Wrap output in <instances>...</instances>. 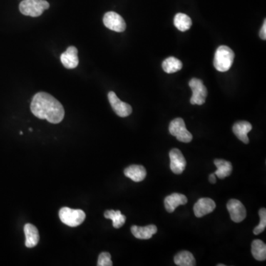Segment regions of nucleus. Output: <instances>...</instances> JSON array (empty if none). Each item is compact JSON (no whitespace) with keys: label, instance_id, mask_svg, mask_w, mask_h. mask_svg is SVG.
<instances>
[{"label":"nucleus","instance_id":"f257e3e1","mask_svg":"<svg viewBox=\"0 0 266 266\" xmlns=\"http://www.w3.org/2000/svg\"><path fill=\"white\" fill-rule=\"evenodd\" d=\"M31 110L39 119H46L55 125L60 123L65 117L63 105L53 95L45 92H39L33 96Z\"/></svg>","mask_w":266,"mask_h":266},{"label":"nucleus","instance_id":"f03ea898","mask_svg":"<svg viewBox=\"0 0 266 266\" xmlns=\"http://www.w3.org/2000/svg\"><path fill=\"white\" fill-rule=\"evenodd\" d=\"M235 59V53L229 47L222 45L217 48L214 58V66L219 72L228 71Z\"/></svg>","mask_w":266,"mask_h":266},{"label":"nucleus","instance_id":"7ed1b4c3","mask_svg":"<svg viewBox=\"0 0 266 266\" xmlns=\"http://www.w3.org/2000/svg\"><path fill=\"white\" fill-rule=\"evenodd\" d=\"M50 8L46 0H23L19 4L20 12L25 16L38 17Z\"/></svg>","mask_w":266,"mask_h":266},{"label":"nucleus","instance_id":"20e7f679","mask_svg":"<svg viewBox=\"0 0 266 266\" xmlns=\"http://www.w3.org/2000/svg\"><path fill=\"white\" fill-rule=\"evenodd\" d=\"M58 216L61 221L70 227H78L86 218V215L81 209H73L68 207L60 209Z\"/></svg>","mask_w":266,"mask_h":266},{"label":"nucleus","instance_id":"39448f33","mask_svg":"<svg viewBox=\"0 0 266 266\" xmlns=\"http://www.w3.org/2000/svg\"><path fill=\"white\" fill-rule=\"evenodd\" d=\"M169 130L172 135L176 137L179 141L183 143H190L193 138L192 134L187 130L183 118H177L172 120Z\"/></svg>","mask_w":266,"mask_h":266},{"label":"nucleus","instance_id":"423d86ee","mask_svg":"<svg viewBox=\"0 0 266 266\" xmlns=\"http://www.w3.org/2000/svg\"><path fill=\"white\" fill-rule=\"evenodd\" d=\"M189 85L192 91L190 103L192 105H203L206 102L208 92H207V89L203 85V81L198 78H193L190 80Z\"/></svg>","mask_w":266,"mask_h":266},{"label":"nucleus","instance_id":"0eeeda50","mask_svg":"<svg viewBox=\"0 0 266 266\" xmlns=\"http://www.w3.org/2000/svg\"><path fill=\"white\" fill-rule=\"evenodd\" d=\"M103 23L108 29L113 31L120 33L126 30L127 25L125 19L114 11H110L105 13L103 18Z\"/></svg>","mask_w":266,"mask_h":266},{"label":"nucleus","instance_id":"6e6552de","mask_svg":"<svg viewBox=\"0 0 266 266\" xmlns=\"http://www.w3.org/2000/svg\"><path fill=\"white\" fill-rule=\"evenodd\" d=\"M108 99L112 108L115 113L121 118L129 116L133 112V109L129 104L120 101L113 91L108 93Z\"/></svg>","mask_w":266,"mask_h":266},{"label":"nucleus","instance_id":"1a4fd4ad","mask_svg":"<svg viewBox=\"0 0 266 266\" xmlns=\"http://www.w3.org/2000/svg\"><path fill=\"white\" fill-rule=\"evenodd\" d=\"M232 221L240 222L247 217V210L240 200L232 199L227 205Z\"/></svg>","mask_w":266,"mask_h":266},{"label":"nucleus","instance_id":"9d476101","mask_svg":"<svg viewBox=\"0 0 266 266\" xmlns=\"http://www.w3.org/2000/svg\"><path fill=\"white\" fill-rule=\"evenodd\" d=\"M170 169L173 173L180 175L185 170L187 161L178 149H172L170 152Z\"/></svg>","mask_w":266,"mask_h":266},{"label":"nucleus","instance_id":"9b49d317","mask_svg":"<svg viewBox=\"0 0 266 266\" xmlns=\"http://www.w3.org/2000/svg\"><path fill=\"white\" fill-rule=\"evenodd\" d=\"M215 208L216 203L213 200L208 197H203L199 199L194 206V213L197 217H202L212 213Z\"/></svg>","mask_w":266,"mask_h":266},{"label":"nucleus","instance_id":"f8f14e48","mask_svg":"<svg viewBox=\"0 0 266 266\" xmlns=\"http://www.w3.org/2000/svg\"><path fill=\"white\" fill-rule=\"evenodd\" d=\"M62 63L67 69H74L78 65L79 60L78 57V50L76 47L70 46L66 51L62 53L60 56Z\"/></svg>","mask_w":266,"mask_h":266},{"label":"nucleus","instance_id":"ddd939ff","mask_svg":"<svg viewBox=\"0 0 266 266\" xmlns=\"http://www.w3.org/2000/svg\"><path fill=\"white\" fill-rule=\"evenodd\" d=\"M188 202V199L184 195L179 193H174L166 197L165 206L166 210L169 213L175 212L177 207L180 205H185Z\"/></svg>","mask_w":266,"mask_h":266},{"label":"nucleus","instance_id":"4468645a","mask_svg":"<svg viewBox=\"0 0 266 266\" xmlns=\"http://www.w3.org/2000/svg\"><path fill=\"white\" fill-rule=\"evenodd\" d=\"M233 133L237 138L244 144H249V139L248 137V133L252 130V125L249 122L242 120L238 121L234 125Z\"/></svg>","mask_w":266,"mask_h":266},{"label":"nucleus","instance_id":"2eb2a0df","mask_svg":"<svg viewBox=\"0 0 266 266\" xmlns=\"http://www.w3.org/2000/svg\"><path fill=\"white\" fill-rule=\"evenodd\" d=\"M131 232L134 237L140 240H148L158 232L156 226L149 225L147 227H138L133 226L131 227Z\"/></svg>","mask_w":266,"mask_h":266},{"label":"nucleus","instance_id":"dca6fc26","mask_svg":"<svg viewBox=\"0 0 266 266\" xmlns=\"http://www.w3.org/2000/svg\"><path fill=\"white\" fill-rule=\"evenodd\" d=\"M125 176L135 182H140L147 176L146 169L141 165H131L125 170Z\"/></svg>","mask_w":266,"mask_h":266},{"label":"nucleus","instance_id":"f3484780","mask_svg":"<svg viewBox=\"0 0 266 266\" xmlns=\"http://www.w3.org/2000/svg\"><path fill=\"white\" fill-rule=\"evenodd\" d=\"M24 232L26 235V247L33 248L37 245L39 241L38 231L33 224L27 223L24 227Z\"/></svg>","mask_w":266,"mask_h":266},{"label":"nucleus","instance_id":"a211bd4d","mask_svg":"<svg viewBox=\"0 0 266 266\" xmlns=\"http://www.w3.org/2000/svg\"><path fill=\"white\" fill-rule=\"evenodd\" d=\"M217 170L215 172L216 176L220 179H224L232 174V163L227 160H222V159H215L214 161Z\"/></svg>","mask_w":266,"mask_h":266},{"label":"nucleus","instance_id":"6ab92c4d","mask_svg":"<svg viewBox=\"0 0 266 266\" xmlns=\"http://www.w3.org/2000/svg\"><path fill=\"white\" fill-rule=\"evenodd\" d=\"M175 263L178 266H195L196 265V260L193 254L187 251L179 252L174 257Z\"/></svg>","mask_w":266,"mask_h":266},{"label":"nucleus","instance_id":"aec40b11","mask_svg":"<svg viewBox=\"0 0 266 266\" xmlns=\"http://www.w3.org/2000/svg\"><path fill=\"white\" fill-rule=\"evenodd\" d=\"M174 25L180 31L184 32L190 29L192 26V19L188 15L178 13L174 18Z\"/></svg>","mask_w":266,"mask_h":266},{"label":"nucleus","instance_id":"412c9836","mask_svg":"<svg viewBox=\"0 0 266 266\" xmlns=\"http://www.w3.org/2000/svg\"><path fill=\"white\" fill-rule=\"evenodd\" d=\"M252 253L255 260H266V245L263 241L254 240L252 244Z\"/></svg>","mask_w":266,"mask_h":266},{"label":"nucleus","instance_id":"4be33fe9","mask_svg":"<svg viewBox=\"0 0 266 266\" xmlns=\"http://www.w3.org/2000/svg\"><path fill=\"white\" fill-rule=\"evenodd\" d=\"M182 67H183V64L181 61L173 56L166 58L162 63V68L167 73H176L182 69Z\"/></svg>","mask_w":266,"mask_h":266},{"label":"nucleus","instance_id":"5701e85b","mask_svg":"<svg viewBox=\"0 0 266 266\" xmlns=\"http://www.w3.org/2000/svg\"><path fill=\"white\" fill-rule=\"evenodd\" d=\"M105 218L113 220V226L115 229L123 227L126 222V216L122 215L120 211L108 210L105 212Z\"/></svg>","mask_w":266,"mask_h":266},{"label":"nucleus","instance_id":"b1692460","mask_svg":"<svg viewBox=\"0 0 266 266\" xmlns=\"http://www.w3.org/2000/svg\"><path fill=\"white\" fill-rule=\"evenodd\" d=\"M259 215L260 217V222L259 225L254 229V235H257L263 232L266 228V209L265 208L260 209L259 211Z\"/></svg>","mask_w":266,"mask_h":266},{"label":"nucleus","instance_id":"393cba45","mask_svg":"<svg viewBox=\"0 0 266 266\" xmlns=\"http://www.w3.org/2000/svg\"><path fill=\"white\" fill-rule=\"evenodd\" d=\"M98 266H112L113 262L111 260V255L108 252H102L98 257Z\"/></svg>","mask_w":266,"mask_h":266},{"label":"nucleus","instance_id":"a878e982","mask_svg":"<svg viewBox=\"0 0 266 266\" xmlns=\"http://www.w3.org/2000/svg\"><path fill=\"white\" fill-rule=\"evenodd\" d=\"M260 36L262 39H266V20L264 21L263 26H262V28H261Z\"/></svg>","mask_w":266,"mask_h":266},{"label":"nucleus","instance_id":"bb28decb","mask_svg":"<svg viewBox=\"0 0 266 266\" xmlns=\"http://www.w3.org/2000/svg\"><path fill=\"white\" fill-rule=\"evenodd\" d=\"M209 182H210L211 183H216L215 174H211V175H209Z\"/></svg>","mask_w":266,"mask_h":266},{"label":"nucleus","instance_id":"cd10ccee","mask_svg":"<svg viewBox=\"0 0 266 266\" xmlns=\"http://www.w3.org/2000/svg\"><path fill=\"white\" fill-rule=\"evenodd\" d=\"M217 266H225V265H223V264H218Z\"/></svg>","mask_w":266,"mask_h":266},{"label":"nucleus","instance_id":"c85d7f7f","mask_svg":"<svg viewBox=\"0 0 266 266\" xmlns=\"http://www.w3.org/2000/svg\"><path fill=\"white\" fill-rule=\"evenodd\" d=\"M29 130H30V131H33V129H32V128H30V129H29Z\"/></svg>","mask_w":266,"mask_h":266}]
</instances>
